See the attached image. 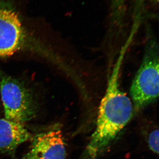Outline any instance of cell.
I'll return each mask as SVG.
<instances>
[{
    "mask_svg": "<svg viewBox=\"0 0 159 159\" xmlns=\"http://www.w3.org/2000/svg\"><path fill=\"white\" fill-rule=\"evenodd\" d=\"M123 57L119 56L109 78L99 105L96 129L80 159H97L128 124L134 114L132 102L120 89L119 74Z\"/></svg>",
    "mask_w": 159,
    "mask_h": 159,
    "instance_id": "obj_1",
    "label": "cell"
},
{
    "mask_svg": "<svg viewBox=\"0 0 159 159\" xmlns=\"http://www.w3.org/2000/svg\"><path fill=\"white\" fill-rule=\"evenodd\" d=\"M159 48L155 40L145 47L143 60L132 82L134 110L138 112L157 99L159 88Z\"/></svg>",
    "mask_w": 159,
    "mask_h": 159,
    "instance_id": "obj_2",
    "label": "cell"
},
{
    "mask_svg": "<svg viewBox=\"0 0 159 159\" xmlns=\"http://www.w3.org/2000/svg\"><path fill=\"white\" fill-rule=\"evenodd\" d=\"M0 93L5 119L23 124L35 117L37 106L32 93L23 82L1 69Z\"/></svg>",
    "mask_w": 159,
    "mask_h": 159,
    "instance_id": "obj_3",
    "label": "cell"
},
{
    "mask_svg": "<svg viewBox=\"0 0 159 159\" xmlns=\"http://www.w3.org/2000/svg\"><path fill=\"white\" fill-rule=\"evenodd\" d=\"M27 36L17 11L11 4L0 0V58L9 57L23 49Z\"/></svg>",
    "mask_w": 159,
    "mask_h": 159,
    "instance_id": "obj_4",
    "label": "cell"
},
{
    "mask_svg": "<svg viewBox=\"0 0 159 159\" xmlns=\"http://www.w3.org/2000/svg\"><path fill=\"white\" fill-rule=\"evenodd\" d=\"M31 139L29 152L31 154L41 159H66V144L59 125L38 134Z\"/></svg>",
    "mask_w": 159,
    "mask_h": 159,
    "instance_id": "obj_5",
    "label": "cell"
},
{
    "mask_svg": "<svg viewBox=\"0 0 159 159\" xmlns=\"http://www.w3.org/2000/svg\"><path fill=\"white\" fill-rule=\"evenodd\" d=\"M32 135L24 124L0 119V154H11Z\"/></svg>",
    "mask_w": 159,
    "mask_h": 159,
    "instance_id": "obj_6",
    "label": "cell"
},
{
    "mask_svg": "<svg viewBox=\"0 0 159 159\" xmlns=\"http://www.w3.org/2000/svg\"><path fill=\"white\" fill-rule=\"evenodd\" d=\"M159 129H154L146 136V141L149 148L152 152L159 153Z\"/></svg>",
    "mask_w": 159,
    "mask_h": 159,
    "instance_id": "obj_7",
    "label": "cell"
},
{
    "mask_svg": "<svg viewBox=\"0 0 159 159\" xmlns=\"http://www.w3.org/2000/svg\"><path fill=\"white\" fill-rule=\"evenodd\" d=\"M23 159H41L38 157L35 156L33 155L29 152L27 155L25 156Z\"/></svg>",
    "mask_w": 159,
    "mask_h": 159,
    "instance_id": "obj_8",
    "label": "cell"
},
{
    "mask_svg": "<svg viewBox=\"0 0 159 159\" xmlns=\"http://www.w3.org/2000/svg\"><path fill=\"white\" fill-rule=\"evenodd\" d=\"M153 1H154V2H158V0H153Z\"/></svg>",
    "mask_w": 159,
    "mask_h": 159,
    "instance_id": "obj_9",
    "label": "cell"
},
{
    "mask_svg": "<svg viewBox=\"0 0 159 159\" xmlns=\"http://www.w3.org/2000/svg\"><path fill=\"white\" fill-rule=\"evenodd\" d=\"M116 1H117V0H116Z\"/></svg>",
    "mask_w": 159,
    "mask_h": 159,
    "instance_id": "obj_10",
    "label": "cell"
}]
</instances>
